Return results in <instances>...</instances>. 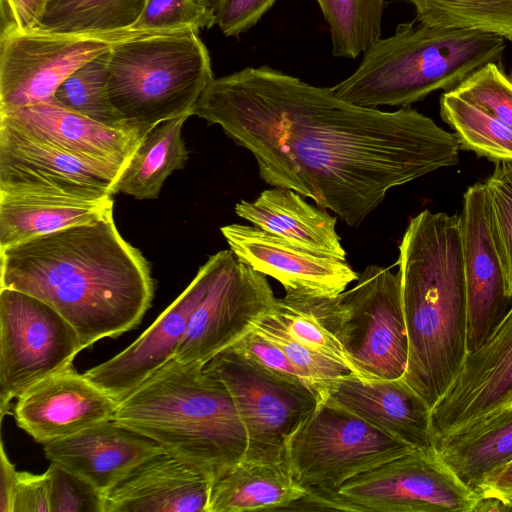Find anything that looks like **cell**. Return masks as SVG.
<instances>
[{
	"label": "cell",
	"mask_w": 512,
	"mask_h": 512,
	"mask_svg": "<svg viewBox=\"0 0 512 512\" xmlns=\"http://www.w3.org/2000/svg\"><path fill=\"white\" fill-rule=\"evenodd\" d=\"M192 115L247 149L265 183L310 198L351 227L392 188L459 162L455 134L417 110L357 106L268 66L214 78Z\"/></svg>",
	"instance_id": "cell-1"
},
{
	"label": "cell",
	"mask_w": 512,
	"mask_h": 512,
	"mask_svg": "<svg viewBox=\"0 0 512 512\" xmlns=\"http://www.w3.org/2000/svg\"><path fill=\"white\" fill-rule=\"evenodd\" d=\"M0 288L39 298L77 331L83 348L138 326L155 282L113 214L0 249Z\"/></svg>",
	"instance_id": "cell-2"
},
{
	"label": "cell",
	"mask_w": 512,
	"mask_h": 512,
	"mask_svg": "<svg viewBox=\"0 0 512 512\" xmlns=\"http://www.w3.org/2000/svg\"><path fill=\"white\" fill-rule=\"evenodd\" d=\"M408 362L402 379L433 406L467 355V296L460 215L426 209L411 218L399 245Z\"/></svg>",
	"instance_id": "cell-3"
},
{
	"label": "cell",
	"mask_w": 512,
	"mask_h": 512,
	"mask_svg": "<svg viewBox=\"0 0 512 512\" xmlns=\"http://www.w3.org/2000/svg\"><path fill=\"white\" fill-rule=\"evenodd\" d=\"M114 420L216 481L243 460L247 434L234 399L199 363L171 359L119 402Z\"/></svg>",
	"instance_id": "cell-4"
},
{
	"label": "cell",
	"mask_w": 512,
	"mask_h": 512,
	"mask_svg": "<svg viewBox=\"0 0 512 512\" xmlns=\"http://www.w3.org/2000/svg\"><path fill=\"white\" fill-rule=\"evenodd\" d=\"M414 23L375 41L356 71L331 88L334 95L367 108L407 107L455 89L488 63H502L506 44L496 35Z\"/></svg>",
	"instance_id": "cell-5"
},
{
	"label": "cell",
	"mask_w": 512,
	"mask_h": 512,
	"mask_svg": "<svg viewBox=\"0 0 512 512\" xmlns=\"http://www.w3.org/2000/svg\"><path fill=\"white\" fill-rule=\"evenodd\" d=\"M198 29L155 31L110 49L108 96L124 126L143 137L164 121L192 116L214 79Z\"/></svg>",
	"instance_id": "cell-6"
},
{
	"label": "cell",
	"mask_w": 512,
	"mask_h": 512,
	"mask_svg": "<svg viewBox=\"0 0 512 512\" xmlns=\"http://www.w3.org/2000/svg\"><path fill=\"white\" fill-rule=\"evenodd\" d=\"M321 311L354 374L383 380L403 377L408 336L398 273L369 265L350 290L323 296Z\"/></svg>",
	"instance_id": "cell-7"
},
{
	"label": "cell",
	"mask_w": 512,
	"mask_h": 512,
	"mask_svg": "<svg viewBox=\"0 0 512 512\" xmlns=\"http://www.w3.org/2000/svg\"><path fill=\"white\" fill-rule=\"evenodd\" d=\"M302 501L309 510L474 512L477 495L431 447L362 472L335 492L307 490Z\"/></svg>",
	"instance_id": "cell-8"
},
{
	"label": "cell",
	"mask_w": 512,
	"mask_h": 512,
	"mask_svg": "<svg viewBox=\"0 0 512 512\" xmlns=\"http://www.w3.org/2000/svg\"><path fill=\"white\" fill-rule=\"evenodd\" d=\"M412 450L320 391L316 407L289 438L283 461L306 490L335 492L352 477Z\"/></svg>",
	"instance_id": "cell-9"
},
{
	"label": "cell",
	"mask_w": 512,
	"mask_h": 512,
	"mask_svg": "<svg viewBox=\"0 0 512 512\" xmlns=\"http://www.w3.org/2000/svg\"><path fill=\"white\" fill-rule=\"evenodd\" d=\"M204 368L226 384L234 399L247 434L243 459L282 462L289 438L319 401L317 385L267 369L234 346Z\"/></svg>",
	"instance_id": "cell-10"
},
{
	"label": "cell",
	"mask_w": 512,
	"mask_h": 512,
	"mask_svg": "<svg viewBox=\"0 0 512 512\" xmlns=\"http://www.w3.org/2000/svg\"><path fill=\"white\" fill-rule=\"evenodd\" d=\"M132 28L104 33L38 29L0 35V113L50 102L76 69L114 45L145 33Z\"/></svg>",
	"instance_id": "cell-11"
},
{
	"label": "cell",
	"mask_w": 512,
	"mask_h": 512,
	"mask_svg": "<svg viewBox=\"0 0 512 512\" xmlns=\"http://www.w3.org/2000/svg\"><path fill=\"white\" fill-rule=\"evenodd\" d=\"M84 348L75 328L28 293L0 288V413L43 378L73 364Z\"/></svg>",
	"instance_id": "cell-12"
},
{
	"label": "cell",
	"mask_w": 512,
	"mask_h": 512,
	"mask_svg": "<svg viewBox=\"0 0 512 512\" xmlns=\"http://www.w3.org/2000/svg\"><path fill=\"white\" fill-rule=\"evenodd\" d=\"M512 400V306L476 351L468 353L457 377L431 409L434 448L482 433Z\"/></svg>",
	"instance_id": "cell-13"
},
{
	"label": "cell",
	"mask_w": 512,
	"mask_h": 512,
	"mask_svg": "<svg viewBox=\"0 0 512 512\" xmlns=\"http://www.w3.org/2000/svg\"><path fill=\"white\" fill-rule=\"evenodd\" d=\"M208 289L190 316L174 359L205 365L234 345L274 306L276 297L266 275L231 249L217 252Z\"/></svg>",
	"instance_id": "cell-14"
},
{
	"label": "cell",
	"mask_w": 512,
	"mask_h": 512,
	"mask_svg": "<svg viewBox=\"0 0 512 512\" xmlns=\"http://www.w3.org/2000/svg\"><path fill=\"white\" fill-rule=\"evenodd\" d=\"M124 168L80 159L0 116V193L108 199L118 193Z\"/></svg>",
	"instance_id": "cell-15"
},
{
	"label": "cell",
	"mask_w": 512,
	"mask_h": 512,
	"mask_svg": "<svg viewBox=\"0 0 512 512\" xmlns=\"http://www.w3.org/2000/svg\"><path fill=\"white\" fill-rule=\"evenodd\" d=\"M467 296V354L476 351L512 306L484 183L467 188L460 215Z\"/></svg>",
	"instance_id": "cell-16"
},
{
	"label": "cell",
	"mask_w": 512,
	"mask_h": 512,
	"mask_svg": "<svg viewBox=\"0 0 512 512\" xmlns=\"http://www.w3.org/2000/svg\"><path fill=\"white\" fill-rule=\"evenodd\" d=\"M217 260V253L210 256L188 287L136 341L84 375L120 402L173 359L190 316L214 276Z\"/></svg>",
	"instance_id": "cell-17"
},
{
	"label": "cell",
	"mask_w": 512,
	"mask_h": 512,
	"mask_svg": "<svg viewBox=\"0 0 512 512\" xmlns=\"http://www.w3.org/2000/svg\"><path fill=\"white\" fill-rule=\"evenodd\" d=\"M17 399L18 427L44 445L114 419L119 405L73 364L30 386Z\"/></svg>",
	"instance_id": "cell-18"
},
{
	"label": "cell",
	"mask_w": 512,
	"mask_h": 512,
	"mask_svg": "<svg viewBox=\"0 0 512 512\" xmlns=\"http://www.w3.org/2000/svg\"><path fill=\"white\" fill-rule=\"evenodd\" d=\"M220 231L229 249L278 280L285 292L336 296L359 277L346 260L308 251L255 226L230 224Z\"/></svg>",
	"instance_id": "cell-19"
},
{
	"label": "cell",
	"mask_w": 512,
	"mask_h": 512,
	"mask_svg": "<svg viewBox=\"0 0 512 512\" xmlns=\"http://www.w3.org/2000/svg\"><path fill=\"white\" fill-rule=\"evenodd\" d=\"M213 480L162 451L103 495L104 512H207Z\"/></svg>",
	"instance_id": "cell-20"
},
{
	"label": "cell",
	"mask_w": 512,
	"mask_h": 512,
	"mask_svg": "<svg viewBox=\"0 0 512 512\" xmlns=\"http://www.w3.org/2000/svg\"><path fill=\"white\" fill-rule=\"evenodd\" d=\"M328 398L413 449L434 447L431 408L402 379L352 374L316 384Z\"/></svg>",
	"instance_id": "cell-21"
},
{
	"label": "cell",
	"mask_w": 512,
	"mask_h": 512,
	"mask_svg": "<svg viewBox=\"0 0 512 512\" xmlns=\"http://www.w3.org/2000/svg\"><path fill=\"white\" fill-rule=\"evenodd\" d=\"M164 451L153 439L114 419L44 445L46 457L102 494L145 459Z\"/></svg>",
	"instance_id": "cell-22"
},
{
	"label": "cell",
	"mask_w": 512,
	"mask_h": 512,
	"mask_svg": "<svg viewBox=\"0 0 512 512\" xmlns=\"http://www.w3.org/2000/svg\"><path fill=\"white\" fill-rule=\"evenodd\" d=\"M34 137L80 159L125 167L142 137L69 110L54 101L0 113Z\"/></svg>",
	"instance_id": "cell-23"
},
{
	"label": "cell",
	"mask_w": 512,
	"mask_h": 512,
	"mask_svg": "<svg viewBox=\"0 0 512 512\" xmlns=\"http://www.w3.org/2000/svg\"><path fill=\"white\" fill-rule=\"evenodd\" d=\"M234 211L255 227L308 251L346 260L336 232V216L306 202L296 191L283 187L264 190L254 201L241 200Z\"/></svg>",
	"instance_id": "cell-24"
},
{
	"label": "cell",
	"mask_w": 512,
	"mask_h": 512,
	"mask_svg": "<svg viewBox=\"0 0 512 512\" xmlns=\"http://www.w3.org/2000/svg\"><path fill=\"white\" fill-rule=\"evenodd\" d=\"M305 493L284 461L243 459L213 482L207 512L284 511Z\"/></svg>",
	"instance_id": "cell-25"
},
{
	"label": "cell",
	"mask_w": 512,
	"mask_h": 512,
	"mask_svg": "<svg viewBox=\"0 0 512 512\" xmlns=\"http://www.w3.org/2000/svg\"><path fill=\"white\" fill-rule=\"evenodd\" d=\"M113 198L90 201L0 193V249L113 214Z\"/></svg>",
	"instance_id": "cell-26"
},
{
	"label": "cell",
	"mask_w": 512,
	"mask_h": 512,
	"mask_svg": "<svg viewBox=\"0 0 512 512\" xmlns=\"http://www.w3.org/2000/svg\"><path fill=\"white\" fill-rule=\"evenodd\" d=\"M188 116L159 123L141 139L123 169L117 191L138 200L158 197L166 178L183 169L188 150L182 138V127Z\"/></svg>",
	"instance_id": "cell-27"
},
{
	"label": "cell",
	"mask_w": 512,
	"mask_h": 512,
	"mask_svg": "<svg viewBox=\"0 0 512 512\" xmlns=\"http://www.w3.org/2000/svg\"><path fill=\"white\" fill-rule=\"evenodd\" d=\"M147 0H49L33 29L58 33H104L131 28Z\"/></svg>",
	"instance_id": "cell-28"
},
{
	"label": "cell",
	"mask_w": 512,
	"mask_h": 512,
	"mask_svg": "<svg viewBox=\"0 0 512 512\" xmlns=\"http://www.w3.org/2000/svg\"><path fill=\"white\" fill-rule=\"evenodd\" d=\"M440 115L460 149L493 162H512V129L479 106L450 90L440 97Z\"/></svg>",
	"instance_id": "cell-29"
},
{
	"label": "cell",
	"mask_w": 512,
	"mask_h": 512,
	"mask_svg": "<svg viewBox=\"0 0 512 512\" xmlns=\"http://www.w3.org/2000/svg\"><path fill=\"white\" fill-rule=\"evenodd\" d=\"M457 477L472 491L512 460V414L465 442L438 452Z\"/></svg>",
	"instance_id": "cell-30"
},
{
	"label": "cell",
	"mask_w": 512,
	"mask_h": 512,
	"mask_svg": "<svg viewBox=\"0 0 512 512\" xmlns=\"http://www.w3.org/2000/svg\"><path fill=\"white\" fill-rule=\"evenodd\" d=\"M418 22L474 30L512 42V0H408Z\"/></svg>",
	"instance_id": "cell-31"
},
{
	"label": "cell",
	"mask_w": 512,
	"mask_h": 512,
	"mask_svg": "<svg viewBox=\"0 0 512 512\" xmlns=\"http://www.w3.org/2000/svg\"><path fill=\"white\" fill-rule=\"evenodd\" d=\"M327 21L335 57L355 59L380 39L384 0H316Z\"/></svg>",
	"instance_id": "cell-32"
},
{
	"label": "cell",
	"mask_w": 512,
	"mask_h": 512,
	"mask_svg": "<svg viewBox=\"0 0 512 512\" xmlns=\"http://www.w3.org/2000/svg\"><path fill=\"white\" fill-rule=\"evenodd\" d=\"M109 57L110 50L76 69L59 85L52 101L100 123L128 130L115 113L109 100L107 90Z\"/></svg>",
	"instance_id": "cell-33"
},
{
	"label": "cell",
	"mask_w": 512,
	"mask_h": 512,
	"mask_svg": "<svg viewBox=\"0 0 512 512\" xmlns=\"http://www.w3.org/2000/svg\"><path fill=\"white\" fill-rule=\"evenodd\" d=\"M320 297L286 292L284 297L276 298L272 312L296 339L352 370L342 344L325 325L320 309Z\"/></svg>",
	"instance_id": "cell-34"
},
{
	"label": "cell",
	"mask_w": 512,
	"mask_h": 512,
	"mask_svg": "<svg viewBox=\"0 0 512 512\" xmlns=\"http://www.w3.org/2000/svg\"><path fill=\"white\" fill-rule=\"evenodd\" d=\"M252 329L278 345L302 375L314 384L354 374L345 364L296 339L272 309L258 319Z\"/></svg>",
	"instance_id": "cell-35"
},
{
	"label": "cell",
	"mask_w": 512,
	"mask_h": 512,
	"mask_svg": "<svg viewBox=\"0 0 512 512\" xmlns=\"http://www.w3.org/2000/svg\"><path fill=\"white\" fill-rule=\"evenodd\" d=\"M484 185L505 270L507 294L512 298V162H495L494 170Z\"/></svg>",
	"instance_id": "cell-36"
},
{
	"label": "cell",
	"mask_w": 512,
	"mask_h": 512,
	"mask_svg": "<svg viewBox=\"0 0 512 512\" xmlns=\"http://www.w3.org/2000/svg\"><path fill=\"white\" fill-rule=\"evenodd\" d=\"M453 91L512 129V74L500 63H488Z\"/></svg>",
	"instance_id": "cell-37"
},
{
	"label": "cell",
	"mask_w": 512,
	"mask_h": 512,
	"mask_svg": "<svg viewBox=\"0 0 512 512\" xmlns=\"http://www.w3.org/2000/svg\"><path fill=\"white\" fill-rule=\"evenodd\" d=\"M215 15L195 0H147L138 20L131 27L141 31H177L210 28Z\"/></svg>",
	"instance_id": "cell-38"
},
{
	"label": "cell",
	"mask_w": 512,
	"mask_h": 512,
	"mask_svg": "<svg viewBox=\"0 0 512 512\" xmlns=\"http://www.w3.org/2000/svg\"><path fill=\"white\" fill-rule=\"evenodd\" d=\"M45 473L50 512H104L102 493L83 478L54 462Z\"/></svg>",
	"instance_id": "cell-39"
},
{
	"label": "cell",
	"mask_w": 512,
	"mask_h": 512,
	"mask_svg": "<svg viewBox=\"0 0 512 512\" xmlns=\"http://www.w3.org/2000/svg\"><path fill=\"white\" fill-rule=\"evenodd\" d=\"M276 0H223L215 24L225 36H238L253 27Z\"/></svg>",
	"instance_id": "cell-40"
},
{
	"label": "cell",
	"mask_w": 512,
	"mask_h": 512,
	"mask_svg": "<svg viewBox=\"0 0 512 512\" xmlns=\"http://www.w3.org/2000/svg\"><path fill=\"white\" fill-rule=\"evenodd\" d=\"M232 346L267 369L283 375L306 379L278 345L252 328Z\"/></svg>",
	"instance_id": "cell-41"
},
{
	"label": "cell",
	"mask_w": 512,
	"mask_h": 512,
	"mask_svg": "<svg viewBox=\"0 0 512 512\" xmlns=\"http://www.w3.org/2000/svg\"><path fill=\"white\" fill-rule=\"evenodd\" d=\"M12 512H50L46 473L18 472Z\"/></svg>",
	"instance_id": "cell-42"
},
{
	"label": "cell",
	"mask_w": 512,
	"mask_h": 512,
	"mask_svg": "<svg viewBox=\"0 0 512 512\" xmlns=\"http://www.w3.org/2000/svg\"><path fill=\"white\" fill-rule=\"evenodd\" d=\"M46 4L47 0H0L1 33L35 28Z\"/></svg>",
	"instance_id": "cell-43"
},
{
	"label": "cell",
	"mask_w": 512,
	"mask_h": 512,
	"mask_svg": "<svg viewBox=\"0 0 512 512\" xmlns=\"http://www.w3.org/2000/svg\"><path fill=\"white\" fill-rule=\"evenodd\" d=\"M0 451V512H12L18 472L6 455L3 443Z\"/></svg>",
	"instance_id": "cell-44"
},
{
	"label": "cell",
	"mask_w": 512,
	"mask_h": 512,
	"mask_svg": "<svg viewBox=\"0 0 512 512\" xmlns=\"http://www.w3.org/2000/svg\"><path fill=\"white\" fill-rule=\"evenodd\" d=\"M474 512L512 511V493L482 490L476 492Z\"/></svg>",
	"instance_id": "cell-45"
},
{
	"label": "cell",
	"mask_w": 512,
	"mask_h": 512,
	"mask_svg": "<svg viewBox=\"0 0 512 512\" xmlns=\"http://www.w3.org/2000/svg\"><path fill=\"white\" fill-rule=\"evenodd\" d=\"M512 493V460L487 479L476 491Z\"/></svg>",
	"instance_id": "cell-46"
},
{
	"label": "cell",
	"mask_w": 512,
	"mask_h": 512,
	"mask_svg": "<svg viewBox=\"0 0 512 512\" xmlns=\"http://www.w3.org/2000/svg\"><path fill=\"white\" fill-rule=\"evenodd\" d=\"M199 5H201L203 8H205L210 13L214 14L216 13L217 9L223 2V0H195Z\"/></svg>",
	"instance_id": "cell-47"
},
{
	"label": "cell",
	"mask_w": 512,
	"mask_h": 512,
	"mask_svg": "<svg viewBox=\"0 0 512 512\" xmlns=\"http://www.w3.org/2000/svg\"><path fill=\"white\" fill-rule=\"evenodd\" d=\"M510 414H512V400H511V402L509 404V407L497 419H495L484 431H486L489 427L497 424V422L501 421L502 419H504L505 417H507Z\"/></svg>",
	"instance_id": "cell-48"
},
{
	"label": "cell",
	"mask_w": 512,
	"mask_h": 512,
	"mask_svg": "<svg viewBox=\"0 0 512 512\" xmlns=\"http://www.w3.org/2000/svg\"><path fill=\"white\" fill-rule=\"evenodd\" d=\"M47 1H49V0H47Z\"/></svg>",
	"instance_id": "cell-49"
}]
</instances>
